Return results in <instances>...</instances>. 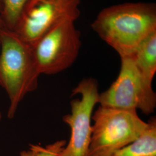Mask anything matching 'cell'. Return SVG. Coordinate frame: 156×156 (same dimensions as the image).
Here are the masks:
<instances>
[{
	"label": "cell",
	"mask_w": 156,
	"mask_h": 156,
	"mask_svg": "<svg viewBox=\"0 0 156 156\" xmlns=\"http://www.w3.org/2000/svg\"><path fill=\"white\" fill-rule=\"evenodd\" d=\"M91 28L120 57L131 56L156 31V4L128 2L109 6L98 14Z\"/></svg>",
	"instance_id": "1"
},
{
	"label": "cell",
	"mask_w": 156,
	"mask_h": 156,
	"mask_svg": "<svg viewBox=\"0 0 156 156\" xmlns=\"http://www.w3.org/2000/svg\"><path fill=\"white\" fill-rule=\"evenodd\" d=\"M39 73L32 48L13 31L4 28L0 31V86L8 95V117L15 116L24 97L37 89Z\"/></svg>",
	"instance_id": "2"
},
{
	"label": "cell",
	"mask_w": 156,
	"mask_h": 156,
	"mask_svg": "<svg viewBox=\"0 0 156 156\" xmlns=\"http://www.w3.org/2000/svg\"><path fill=\"white\" fill-rule=\"evenodd\" d=\"M92 120L87 156H112L136 140L147 126L135 111L101 106L93 113Z\"/></svg>",
	"instance_id": "3"
},
{
	"label": "cell",
	"mask_w": 156,
	"mask_h": 156,
	"mask_svg": "<svg viewBox=\"0 0 156 156\" xmlns=\"http://www.w3.org/2000/svg\"><path fill=\"white\" fill-rule=\"evenodd\" d=\"M121 67L116 80L99 94L100 106L117 109H140L146 115L154 113L156 94L152 85L142 77L131 56L120 57Z\"/></svg>",
	"instance_id": "4"
},
{
	"label": "cell",
	"mask_w": 156,
	"mask_h": 156,
	"mask_svg": "<svg viewBox=\"0 0 156 156\" xmlns=\"http://www.w3.org/2000/svg\"><path fill=\"white\" fill-rule=\"evenodd\" d=\"M72 20L56 25L32 47L34 58L40 75H55L71 67L81 48L80 33Z\"/></svg>",
	"instance_id": "5"
},
{
	"label": "cell",
	"mask_w": 156,
	"mask_h": 156,
	"mask_svg": "<svg viewBox=\"0 0 156 156\" xmlns=\"http://www.w3.org/2000/svg\"><path fill=\"white\" fill-rule=\"evenodd\" d=\"M81 0H28L13 30L31 48L45 34L65 20L76 21Z\"/></svg>",
	"instance_id": "6"
},
{
	"label": "cell",
	"mask_w": 156,
	"mask_h": 156,
	"mask_svg": "<svg viewBox=\"0 0 156 156\" xmlns=\"http://www.w3.org/2000/svg\"><path fill=\"white\" fill-rule=\"evenodd\" d=\"M80 94V99L71 101V113L63 117L71 129L70 138L60 156H87L92 134V115L98 103L97 80L93 78L82 80L73 90V95Z\"/></svg>",
	"instance_id": "7"
},
{
	"label": "cell",
	"mask_w": 156,
	"mask_h": 156,
	"mask_svg": "<svg viewBox=\"0 0 156 156\" xmlns=\"http://www.w3.org/2000/svg\"><path fill=\"white\" fill-rule=\"evenodd\" d=\"M131 57L142 77L152 85L156 72V31L141 42Z\"/></svg>",
	"instance_id": "8"
},
{
	"label": "cell",
	"mask_w": 156,
	"mask_h": 156,
	"mask_svg": "<svg viewBox=\"0 0 156 156\" xmlns=\"http://www.w3.org/2000/svg\"><path fill=\"white\" fill-rule=\"evenodd\" d=\"M112 156H156V120L151 119L140 136Z\"/></svg>",
	"instance_id": "9"
},
{
	"label": "cell",
	"mask_w": 156,
	"mask_h": 156,
	"mask_svg": "<svg viewBox=\"0 0 156 156\" xmlns=\"http://www.w3.org/2000/svg\"><path fill=\"white\" fill-rule=\"evenodd\" d=\"M28 0H2V20L5 28L13 31Z\"/></svg>",
	"instance_id": "10"
},
{
	"label": "cell",
	"mask_w": 156,
	"mask_h": 156,
	"mask_svg": "<svg viewBox=\"0 0 156 156\" xmlns=\"http://www.w3.org/2000/svg\"><path fill=\"white\" fill-rule=\"evenodd\" d=\"M66 144L65 140H60L44 147L30 145L28 149L20 152V156H60Z\"/></svg>",
	"instance_id": "11"
},
{
	"label": "cell",
	"mask_w": 156,
	"mask_h": 156,
	"mask_svg": "<svg viewBox=\"0 0 156 156\" xmlns=\"http://www.w3.org/2000/svg\"><path fill=\"white\" fill-rule=\"evenodd\" d=\"M2 0H0V31L5 28L3 20H2Z\"/></svg>",
	"instance_id": "12"
},
{
	"label": "cell",
	"mask_w": 156,
	"mask_h": 156,
	"mask_svg": "<svg viewBox=\"0 0 156 156\" xmlns=\"http://www.w3.org/2000/svg\"><path fill=\"white\" fill-rule=\"evenodd\" d=\"M1 119H2V114H1V112L0 111V122L1 120Z\"/></svg>",
	"instance_id": "13"
}]
</instances>
